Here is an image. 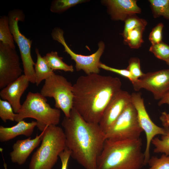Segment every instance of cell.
<instances>
[{
    "label": "cell",
    "mask_w": 169,
    "mask_h": 169,
    "mask_svg": "<svg viewBox=\"0 0 169 169\" xmlns=\"http://www.w3.org/2000/svg\"><path fill=\"white\" fill-rule=\"evenodd\" d=\"M15 49L0 42V89H2L23 74Z\"/></svg>",
    "instance_id": "8fae6325"
},
{
    "label": "cell",
    "mask_w": 169,
    "mask_h": 169,
    "mask_svg": "<svg viewBox=\"0 0 169 169\" xmlns=\"http://www.w3.org/2000/svg\"><path fill=\"white\" fill-rule=\"evenodd\" d=\"M167 64L169 66V59L166 62Z\"/></svg>",
    "instance_id": "d590c367"
},
{
    "label": "cell",
    "mask_w": 169,
    "mask_h": 169,
    "mask_svg": "<svg viewBox=\"0 0 169 169\" xmlns=\"http://www.w3.org/2000/svg\"><path fill=\"white\" fill-rule=\"evenodd\" d=\"M86 1L84 0H54L51 2L50 9L53 13H61L78 4Z\"/></svg>",
    "instance_id": "cb8c5ba5"
},
{
    "label": "cell",
    "mask_w": 169,
    "mask_h": 169,
    "mask_svg": "<svg viewBox=\"0 0 169 169\" xmlns=\"http://www.w3.org/2000/svg\"><path fill=\"white\" fill-rule=\"evenodd\" d=\"M66 147L63 129L57 125L47 126L40 146L32 156L29 169H52Z\"/></svg>",
    "instance_id": "277c9868"
},
{
    "label": "cell",
    "mask_w": 169,
    "mask_h": 169,
    "mask_svg": "<svg viewBox=\"0 0 169 169\" xmlns=\"http://www.w3.org/2000/svg\"><path fill=\"white\" fill-rule=\"evenodd\" d=\"M61 125L71 156L85 169H96L97 159L106 139L99 124L86 121L73 107Z\"/></svg>",
    "instance_id": "7a4b0ae2"
},
{
    "label": "cell",
    "mask_w": 169,
    "mask_h": 169,
    "mask_svg": "<svg viewBox=\"0 0 169 169\" xmlns=\"http://www.w3.org/2000/svg\"><path fill=\"white\" fill-rule=\"evenodd\" d=\"M164 104H167L169 106V90L164 96L160 100L158 104V105L159 106Z\"/></svg>",
    "instance_id": "836d02e7"
},
{
    "label": "cell",
    "mask_w": 169,
    "mask_h": 169,
    "mask_svg": "<svg viewBox=\"0 0 169 169\" xmlns=\"http://www.w3.org/2000/svg\"><path fill=\"white\" fill-rule=\"evenodd\" d=\"M103 1L107 6L111 18L115 20L125 21L127 19L141 12L134 0H107Z\"/></svg>",
    "instance_id": "9a60e30c"
},
{
    "label": "cell",
    "mask_w": 169,
    "mask_h": 169,
    "mask_svg": "<svg viewBox=\"0 0 169 169\" xmlns=\"http://www.w3.org/2000/svg\"><path fill=\"white\" fill-rule=\"evenodd\" d=\"M35 52L37 61L34 65V70L36 84L38 86L43 80H46L54 72L49 67L44 57L41 56L38 49H35Z\"/></svg>",
    "instance_id": "ac0fdd59"
},
{
    "label": "cell",
    "mask_w": 169,
    "mask_h": 169,
    "mask_svg": "<svg viewBox=\"0 0 169 169\" xmlns=\"http://www.w3.org/2000/svg\"><path fill=\"white\" fill-rule=\"evenodd\" d=\"M126 69L136 79H138L144 74L141 70L140 59L136 57L131 58L129 59Z\"/></svg>",
    "instance_id": "f1b7e54d"
},
{
    "label": "cell",
    "mask_w": 169,
    "mask_h": 169,
    "mask_svg": "<svg viewBox=\"0 0 169 169\" xmlns=\"http://www.w3.org/2000/svg\"><path fill=\"white\" fill-rule=\"evenodd\" d=\"M30 82L24 74L1 89L0 96L12 105L14 112L17 113L21 108V98L29 85Z\"/></svg>",
    "instance_id": "5bb4252c"
},
{
    "label": "cell",
    "mask_w": 169,
    "mask_h": 169,
    "mask_svg": "<svg viewBox=\"0 0 169 169\" xmlns=\"http://www.w3.org/2000/svg\"><path fill=\"white\" fill-rule=\"evenodd\" d=\"M151 143L155 147L154 153H162L169 156V127L166 133L161 135L160 139L158 137H155L152 140Z\"/></svg>",
    "instance_id": "603a6c76"
},
{
    "label": "cell",
    "mask_w": 169,
    "mask_h": 169,
    "mask_svg": "<svg viewBox=\"0 0 169 169\" xmlns=\"http://www.w3.org/2000/svg\"><path fill=\"white\" fill-rule=\"evenodd\" d=\"M163 27V24L160 23L152 29L149 37V39L152 45L157 44L162 42V33Z\"/></svg>",
    "instance_id": "f546056e"
},
{
    "label": "cell",
    "mask_w": 169,
    "mask_h": 169,
    "mask_svg": "<svg viewBox=\"0 0 169 169\" xmlns=\"http://www.w3.org/2000/svg\"><path fill=\"white\" fill-rule=\"evenodd\" d=\"M145 28L138 27L128 31L123 36L124 42L131 48H139L143 42L142 36Z\"/></svg>",
    "instance_id": "ffe728a7"
},
{
    "label": "cell",
    "mask_w": 169,
    "mask_h": 169,
    "mask_svg": "<svg viewBox=\"0 0 169 169\" xmlns=\"http://www.w3.org/2000/svg\"><path fill=\"white\" fill-rule=\"evenodd\" d=\"M141 139L113 141L106 139L98 158L96 169H141L144 165Z\"/></svg>",
    "instance_id": "3957f363"
},
{
    "label": "cell",
    "mask_w": 169,
    "mask_h": 169,
    "mask_svg": "<svg viewBox=\"0 0 169 169\" xmlns=\"http://www.w3.org/2000/svg\"><path fill=\"white\" fill-rule=\"evenodd\" d=\"M48 65L52 70H60L65 72H73V66L69 65L63 61V58L59 56L56 51H52L43 56Z\"/></svg>",
    "instance_id": "d6986e66"
},
{
    "label": "cell",
    "mask_w": 169,
    "mask_h": 169,
    "mask_svg": "<svg viewBox=\"0 0 169 169\" xmlns=\"http://www.w3.org/2000/svg\"><path fill=\"white\" fill-rule=\"evenodd\" d=\"M47 102L46 98L40 93L29 92L20 110L16 113L14 121L18 122L26 118L34 119L37 126L42 132L50 125H57L60 122V111L52 108Z\"/></svg>",
    "instance_id": "5b68a950"
},
{
    "label": "cell",
    "mask_w": 169,
    "mask_h": 169,
    "mask_svg": "<svg viewBox=\"0 0 169 169\" xmlns=\"http://www.w3.org/2000/svg\"><path fill=\"white\" fill-rule=\"evenodd\" d=\"M149 51L157 58L166 62L169 59V45L162 41L152 45Z\"/></svg>",
    "instance_id": "d4e9b609"
},
{
    "label": "cell",
    "mask_w": 169,
    "mask_h": 169,
    "mask_svg": "<svg viewBox=\"0 0 169 169\" xmlns=\"http://www.w3.org/2000/svg\"><path fill=\"white\" fill-rule=\"evenodd\" d=\"M147 164L149 167L146 169H169V156L163 154L160 157L152 156Z\"/></svg>",
    "instance_id": "4316f807"
},
{
    "label": "cell",
    "mask_w": 169,
    "mask_h": 169,
    "mask_svg": "<svg viewBox=\"0 0 169 169\" xmlns=\"http://www.w3.org/2000/svg\"><path fill=\"white\" fill-rule=\"evenodd\" d=\"M100 68H102L106 70L110 71L128 78L132 83H134L137 79H136L131 75L130 72L126 69H120L109 67L106 65L100 63L99 64Z\"/></svg>",
    "instance_id": "4dcf8cb0"
},
{
    "label": "cell",
    "mask_w": 169,
    "mask_h": 169,
    "mask_svg": "<svg viewBox=\"0 0 169 169\" xmlns=\"http://www.w3.org/2000/svg\"><path fill=\"white\" fill-rule=\"evenodd\" d=\"M70 151L67 147L59 155L61 163V169H68V166L70 157L71 156Z\"/></svg>",
    "instance_id": "1f68e13d"
},
{
    "label": "cell",
    "mask_w": 169,
    "mask_h": 169,
    "mask_svg": "<svg viewBox=\"0 0 169 169\" xmlns=\"http://www.w3.org/2000/svg\"><path fill=\"white\" fill-rule=\"evenodd\" d=\"M73 85L64 76L54 73L45 80L40 93L45 97L53 98L55 106L69 117L73 107Z\"/></svg>",
    "instance_id": "52a82bcc"
},
{
    "label": "cell",
    "mask_w": 169,
    "mask_h": 169,
    "mask_svg": "<svg viewBox=\"0 0 169 169\" xmlns=\"http://www.w3.org/2000/svg\"><path fill=\"white\" fill-rule=\"evenodd\" d=\"M63 30L59 28L55 27L52 30L51 36L53 39L60 43L64 47V52L75 62V67L77 71L83 70L87 75L91 74H99L100 59L105 49V45L102 41L98 44V49L95 53L89 55H84L75 53L66 44Z\"/></svg>",
    "instance_id": "9c48e42d"
},
{
    "label": "cell",
    "mask_w": 169,
    "mask_h": 169,
    "mask_svg": "<svg viewBox=\"0 0 169 169\" xmlns=\"http://www.w3.org/2000/svg\"><path fill=\"white\" fill-rule=\"evenodd\" d=\"M132 84L136 91L144 89L160 100L169 90V69L144 74Z\"/></svg>",
    "instance_id": "7c38bea8"
},
{
    "label": "cell",
    "mask_w": 169,
    "mask_h": 169,
    "mask_svg": "<svg viewBox=\"0 0 169 169\" xmlns=\"http://www.w3.org/2000/svg\"><path fill=\"white\" fill-rule=\"evenodd\" d=\"M16 113L11 104L7 101L0 99V118L4 122L7 120L14 121Z\"/></svg>",
    "instance_id": "484cf974"
},
{
    "label": "cell",
    "mask_w": 169,
    "mask_h": 169,
    "mask_svg": "<svg viewBox=\"0 0 169 169\" xmlns=\"http://www.w3.org/2000/svg\"><path fill=\"white\" fill-rule=\"evenodd\" d=\"M131 96V102L137 112L139 125L146 135V143L144 152L146 165L150 157V150L152 140L157 135L166 134L168 127H160L152 121L146 110L143 99L140 93H133Z\"/></svg>",
    "instance_id": "30bf717a"
},
{
    "label": "cell",
    "mask_w": 169,
    "mask_h": 169,
    "mask_svg": "<svg viewBox=\"0 0 169 169\" xmlns=\"http://www.w3.org/2000/svg\"><path fill=\"white\" fill-rule=\"evenodd\" d=\"M0 42L15 49L13 37L9 28L8 16H3L0 18Z\"/></svg>",
    "instance_id": "44dd1931"
},
{
    "label": "cell",
    "mask_w": 169,
    "mask_h": 169,
    "mask_svg": "<svg viewBox=\"0 0 169 169\" xmlns=\"http://www.w3.org/2000/svg\"><path fill=\"white\" fill-rule=\"evenodd\" d=\"M37 125L36 121L28 122L23 120L11 127L0 125V141L2 142H7L19 135L29 137L32 134Z\"/></svg>",
    "instance_id": "e0dca14e"
},
{
    "label": "cell",
    "mask_w": 169,
    "mask_h": 169,
    "mask_svg": "<svg viewBox=\"0 0 169 169\" xmlns=\"http://www.w3.org/2000/svg\"><path fill=\"white\" fill-rule=\"evenodd\" d=\"M159 118L164 127H169V113L166 111L161 112Z\"/></svg>",
    "instance_id": "d6a6232c"
},
{
    "label": "cell",
    "mask_w": 169,
    "mask_h": 169,
    "mask_svg": "<svg viewBox=\"0 0 169 169\" xmlns=\"http://www.w3.org/2000/svg\"><path fill=\"white\" fill-rule=\"evenodd\" d=\"M121 86L120 79L116 77L94 73L81 76L73 85V108L86 121L99 124Z\"/></svg>",
    "instance_id": "6da1fadb"
},
{
    "label": "cell",
    "mask_w": 169,
    "mask_h": 169,
    "mask_svg": "<svg viewBox=\"0 0 169 169\" xmlns=\"http://www.w3.org/2000/svg\"><path fill=\"white\" fill-rule=\"evenodd\" d=\"M143 131L136 110L131 102L105 134L106 139L111 140H134L140 139Z\"/></svg>",
    "instance_id": "ba28073f"
},
{
    "label": "cell",
    "mask_w": 169,
    "mask_h": 169,
    "mask_svg": "<svg viewBox=\"0 0 169 169\" xmlns=\"http://www.w3.org/2000/svg\"><path fill=\"white\" fill-rule=\"evenodd\" d=\"M125 26L122 36L134 28L140 27H146L147 22L144 19L140 18L135 15L131 16L125 21Z\"/></svg>",
    "instance_id": "83f0119b"
},
{
    "label": "cell",
    "mask_w": 169,
    "mask_h": 169,
    "mask_svg": "<svg viewBox=\"0 0 169 169\" xmlns=\"http://www.w3.org/2000/svg\"><path fill=\"white\" fill-rule=\"evenodd\" d=\"M3 166L5 169H7V164L5 162H4Z\"/></svg>",
    "instance_id": "e575fe53"
},
{
    "label": "cell",
    "mask_w": 169,
    "mask_h": 169,
    "mask_svg": "<svg viewBox=\"0 0 169 169\" xmlns=\"http://www.w3.org/2000/svg\"><path fill=\"white\" fill-rule=\"evenodd\" d=\"M44 130L40 134H37L32 139L29 137L23 140H18L13 144V150L10 153L11 161L19 165L24 164L33 151L42 141Z\"/></svg>",
    "instance_id": "2e32d148"
},
{
    "label": "cell",
    "mask_w": 169,
    "mask_h": 169,
    "mask_svg": "<svg viewBox=\"0 0 169 169\" xmlns=\"http://www.w3.org/2000/svg\"><path fill=\"white\" fill-rule=\"evenodd\" d=\"M131 102V94L121 90L113 96L106 108L99 124L105 133Z\"/></svg>",
    "instance_id": "4fadbf2b"
},
{
    "label": "cell",
    "mask_w": 169,
    "mask_h": 169,
    "mask_svg": "<svg viewBox=\"0 0 169 169\" xmlns=\"http://www.w3.org/2000/svg\"><path fill=\"white\" fill-rule=\"evenodd\" d=\"M8 17L11 32L14 41L16 43L20 51L23 63L24 75L30 82L36 83L35 73V63L31 55L32 40L27 38L20 31L18 25L19 21H24L25 16L23 11L19 9H15L10 11Z\"/></svg>",
    "instance_id": "8992f818"
},
{
    "label": "cell",
    "mask_w": 169,
    "mask_h": 169,
    "mask_svg": "<svg viewBox=\"0 0 169 169\" xmlns=\"http://www.w3.org/2000/svg\"><path fill=\"white\" fill-rule=\"evenodd\" d=\"M154 17L162 16L169 20V0H149Z\"/></svg>",
    "instance_id": "7402d4cb"
}]
</instances>
